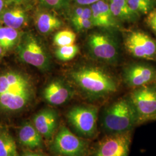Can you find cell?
I'll use <instances>...</instances> for the list:
<instances>
[{
	"instance_id": "ac0fdd59",
	"label": "cell",
	"mask_w": 156,
	"mask_h": 156,
	"mask_svg": "<svg viewBox=\"0 0 156 156\" xmlns=\"http://www.w3.org/2000/svg\"><path fill=\"white\" fill-rule=\"evenodd\" d=\"M0 19L7 27L18 29L26 24L27 15L22 8L15 7L2 12Z\"/></svg>"
},
{
	"instance_id": "1f68e13d",
	"label": "cell",
	"mask_w": 156,
	"mask_h": 156,
	"mask_svg": "<svg viewBox=\"0 0 156 156\" xmlns=\"http://www.w3.org/2000/svg\"><path fill=\"white\" fill-rule=\"evenodd\" d=\"M150 120H156V115L155 116H154L151 117V119H150Z\"/></svg>"
},
{
	"instance_id": "44dd1931",
	"label": "cell",
	"mask_w": 156,
	"mask_h": 156,
	"mask_svg": "<svg viewBox=\"0 0 156 156\" xmlns=\"http://www.w3.org/2000/svg\"><path fill=\"white\" fill-rule=\"evenodd\" d=\"M0 156H19L16 142L7 133L0 134Z\"/></svg>"
},
{
	"instance_id": "cb8c5ba5",
	"label": "cell",
	"mask_w": 156,
	"mask_h": 156,
	"mask_svg": "<svg viewBox=\"0 0 156 156\" xmlns=\"http://www.w3.org/2000/svg\"><path fill=\"white\" fill-rule=\"evenodd\" d=\"M46 8L56 11L67 10L69 7L70 0H39Z\"/></svg>"
},
{
	"instance_id": "9a60e30c",
	"label": "cell",
	"mask_w": 156,
	"mask_h": 156,
	"mask_svg": "<svg viewBox=\"0 0 156 156\" xmlns=\"http://www.w3.org/2000/svg\"><path fill=\"white\" fill-rule=\"evenodd\" d=\"M32 89L0 94V108L8 111H16L23 108L32 97Z\"/></svg>"
},
{
	"instance_id": "6da1fadb",
	"label": "cell",
	"mask_w": 156,
	"mask_h": 156,
	"mask_svg": "<svg viewBox=\"0 0 156 156\" xmlns=\"http://www.w3.org/2000/svg\"><path fill=\"white\" fill-rule=\"evenodd\" d=\"M70 76L78 88L90 99L104 98L117 91L115 79L98 67H78L71 72Z\"/></svg>"
},
{
	"instance_id": "f1b7e54d",
	"label": "cell",
	"mask_w": 156,
	"mask_h": 156,
	"mask_svg": "<svg viewBox=\"0 0 156 156\" xmlns=\"http://www.w3.org/2000/svg\"><path fill=\"white\" fill-rule=\"evenodd\" d=\"M23 156H44L43 154L38 153H34V152H30L27 151L23 154Z\"/></svg>"
},
{
	"instance_id": "8992f818",
	"label": "cell",
	"mask_w": 156,
	"mask_h": 156,
	"mask_svg": "<svg viewBox=\"0 0 156 156\" xmlns=\"http://www.w3.org/2000/svg\"><path fill=\"white\" fill-rule=\"evenodd\" d=\"M51 149L60 156H87L89 145L87 140L75 135L66 126H62L56 134Z\"/></svg>"
},
{
	"instance_id": "83f0119b",
	"label": "cell",
	"mask_w": 156,
	"mask_h": 156,
	"mask_svg": "<svg viewBox=\"0 0 156 156\" xmlns=\"http://www.w3.org/2000/svg\"><path fill=\"white\" fill-rule=\"evenodd\" d=\"M7 5H20L26 2L27 0H4Z\"/></svg>"
},
{
	"instance_id": "3957f363",
	"label": "cell",
	"mask_w": 156,
	"mask_h": 156,
	"mask_svg": "<svg viewBox=\"0 0 156 156\" xmlns=\"http://www.w3.org/2000/svg\"><path fill=\"white\" fill-rule=\"evenodd\" d=\"M86 45L90 55L97 61L112 64L119 58L120 48L117 38L107 31L90 34Z\"/></svg>"
},
{
	"instance_id": "603a6c76",
	"label": "cell",
	"mask_w": 156,
	"mask_h": 156,
	"mask_svg": "<svg viewBox=\"0 0 156 156\" xmlns=\"http://www.w3.org/2000/svg\"><path fill=\"white\" fill-rule=\"evenodd\" d=\"M79 48L76 45H68L58 47L55 51L56 57L63 62L73 60L78 55Z\"/></svg>"
},
{
	"instance_id": "e0dca14e",
	"label": "cell",
	"mask_w": 156,
	"mask_h": 156,
	"mask_svg": "<svg viewBox=\"0 0 156 156\" xmlns=\"http://www.w3.org/2000/svg\"><path fill=\"white\" fill-rule=\"evenodd\" d=\"M35 24L40 33L48 34L60 28L62 25V20L53 14L42 12L35 17Z\"/></svg>"
},
{
	"instance_id": "8fae6325",
	"label": "cell",
	"mask_w": 156,
	"mask_h": 156,
	"mask_svg": "<svg viewBox=\"0 0 156 156\" xmlns=\"http://www.w3.org/2000/svg\"><path fill=\"white\" fill-rule=\"evenodd\" d=\"M73 93V90L66 83L62 80H55L46 86L43 96L51 105H60L70 100Z\"/></svg>"
},
{
	"instance_id": "7c38bea8",
	"label": "cell",
	"mask_w": 156,
	"mask_h": 156,
	"mask_svg": "<svg viewBox=\"0 0 156 156\" xmlns=\"http://www.w3.org/2000/svg\"><path fill=\"white\" fill-rule=\"evenodd\" d=\"M90 7L94 27L108 30L117 27V19L113 16L106 0H101L91 5Z\"/></svg>"
},
{
	"instance_id": "f546056e",
	"label": "cell",
	"mask_w": 156,
	"mask_h": 156,
	"mask_svg": "<svg viewBox=\"0 0 156 156\" xmlns=\"http://www.w3.org/2000/svg\"><path fill=\"white\" fill-rule=\"evenodd\" d=\"M4 4H5V1L4 0H0V13L2 12Z\"/></svg>"
},
{
	"instance_id": "9c48e42d",
	"label": "cell",
	"mask_w": 156,
	"mask_h": 156,
	"mask_svg": "<svg viewBox=\"0 0 156 156\" xmlns=\"http://www.w3.org/2000/svg\"><path fill=\"white\" fill-rule=\"evenodd\" d=\"M131 131L108 135L97 145L93 156H128Z\"/></svg>"
},
{
	"instance_id": "7402d4cb",
	"label": "cell",
	"mask_w": 156,
	"mask_h": 156,
	"mask_svg": "<svg viewBox=\"0 0 156 156\" xmlns=\"http://www.w3.org/2000/svg\"><path fill=\"white\" fill-rule=\"evenodd\" d=\"M76 35L73 31L65 30L58 32L54 37L53 42L58 47L73 45L76 41Z\"/></svg>"
},
{
	"instance_id": "4316f807",
	"label": "cell",
	"mask_w": 156,
	"mask_h": 156,
	"mask_svg": "<svg viewBox=\"0 0 156 156\" xmlns=\"http://www.w3.org/2000/svg\"><path fill=\"white\" fill-rule=\"evenodd\" d=\"M100 1L101 0H74L77 4L81 6L91 5Z\"/></svg>"
},
{
	"instance_id": "30bf717a",
	"label": "cell",
	"mask_w": 156,
	"mask_h": 156,
	"mask_svg": "<svg viewBox=\"0 0 156 156\" xmlns=\"http://www.w3.org/2000/svg\"><path fill=\"white\" fill-rule=\"evenodd\" d=\"M123 80L128 86L138 88L156 80V68L144 62L129 64L123 70Z\"/></svg>"
},
{
	"instance_id": "ffe728a7",
	"label": "cell",
	"mask_w": 156,
	"mask_h": 156,
	"mask_svg": "<svg viewBox=\"0 0 156 156\" xmlns=\"http://www.w3.org/2000/svg\"><path fill=\"white\" fill-rule=\"evenodd\" d=\"M20 37L17 29L7 26L0 27V46L4 50H9L17 44Z\"/></svg>"
},
{
	"instance_id": "ba28073f",
	"label": "cell",
	"mask_w": 156,
	"mask_h": 156,
	"mask_svg": "<svg viewBox=\"0 0 156 156\" xmlns=\"http://www.w3.org/2000/svg\"><path fill=\"white\" fill-rule=\"evenodd\" d=\"M126 49L134 57L147 60H156V41L140 30L129 31L125 35Z\"/></svg>"
},
{
	"instance_id": "d6a6232c",
	"label": "cell",
	"mask_w": 156,
	"mask_h": 156,
	"mask_svg": "<svg viewBox=\"0 0 156 156\" xmlns=\"http://www.w3.org/2000/svg\"></svg>"
},
{
	"instance_id": "4dcf8cb0",
	"label": "cell",
	"mask_w": 156,
	"mask_h": 156,
	"mask_svg": "<svg viewBox=\"0 0 156 156\" xmlns=\"http://www.w3.org/2000/svg\"><path fill=\"white\" fill-rule=\"evenodd\" d=\"M4 51V50L3 49V48L0 46V57H1L2 56V55H3Z\"/></svg>"
},
{
	"instance_id": "7a4b0ae2",
	"label": "cell",
	"mask_w": 156,
	"mask_h": 156,
	"mask_svg": "<svg viewBox=\"0 0 156 156\" xmlns=\"http://www.w3.org/2000/svg\"><path fill=\"white\" fill-rule=\"evenodd\" d=\"M138 123L137 113L131 100L122 98L104 110L102 126L109 134L130 131Z\"/></svg>"
},
{
	"instance_id": "5b68a950",
	"label": "cell",
	"mask_w": 156,
	"mask_h": 156,
	"mask_svg": "<svg viewBox=\"0 0 156 156\" xmlns=\"http://www.w3.org/2000/svg\"><path fill=\"white\" fill-rule=\"evenodd\" d=\"M98 112L96 106L78 105L68 111L67 119L78 134L88 138L96 134Z\"/></svg>"
},
{
	"instance_id": "277c9868",
	"label": "cell",
	"mask_w": 156,
	"mask_h": 156,
	"mask_svg": "<svg viewBox=\"0 0 156 156\" xmlns=\"http://www.w3.org/2000/svg\"><path fill=\"white\" fill-rule=\"evenodd\" d=\"M17 53L22 62L46 71L50 67V57L44 45L30 33L21 35L17 46Z\"/></svg>"
},
{
	"instance_id": "2e32d148",
	"label": "cell",
	"mask_w": 156,
	"mask_h": 156,
	"mask_svg": "<svg viewBox=\"0 0 156 156\" xmlns=\"http://www.w3.org/2000/svg\"><path fill=\"white\" fill-rule=\"evenodd\" d=\"M19 138L22 145L30 149L42 147L43 144L42 135L35 127L34 124L26 123L20 128Z\"/></svg>"
},
{
	"instance_id": "d4e9b609",
	"label": "cell",
	"mask_w": 156,
	"mask_h": 156,
	"mask_svg": "<svg viewBox=\"0 0 156 156\" xmlns=\"http://www.w3.org/2000/svg\"><path fill=\"white\" fill-rule=\"evenodd\" d=\"M73 26L77 31H82L94 27L91 19L84 18L83 17H71Z\"/></svg>"
},
{
	"instance_id": "4fadbf2b",
	"label": "cell",
	"mask_w": 156,
	"mask_h": 156,
	"mask_svg": "<svg viewBox=\"0 0 156 156\" xmlns=\"http://www.w3.org/2000/svg\"><path fill=\"white\" fill-rule=\"evenodd\" d=\"M58 122V115L54 109L45 108L39 111L34 118V125L39 133L46 138L53 136Z\"/></svg>"
},
{
	"instance_id": "5bb4252c",
	"label": "cell",
	"mask_w": 156,
	"mask_h": 156,
	"mask_svg": "<svg viewBox=\"0 0 156 156\" xmlns=\"http://www.w3.org/2000/svg\"><path fill=\"white\" fill-rule=\"evenodd\" d=\"M32 89L28 77L20 73L9 71L0 75V94Z\"/></svg>"
},
{
	"instance_id": "484cf974",
	"label": "cell",
	"mask_w": 156,
	"mask_h": 156,
	"mask_svg": "<svg viewBox=\"0 0 156 156\" xmlns=\"http://www.w3.org/2000/svg\"><path fill=\"white\" fill-rule=\"evenodd\" d=\"M147 26L156 34V8L151 11L146 19Z\"/></svg>"
},
{
	"instance_id": "d6986e66",
	"label": "cell",
	"mask_w": 156,
	"mask_h": 156,
	"mask_svg": "<svg viewBox=\"0 0 156 156\" xmlns=\"http://www.w3.org/2000/svg\"><path fill=\"white\" fill-rule=\"evenodd\" d=\"M109 4L113 16L117 20L135 22L139 17L130 9L127 0H109Z\"/></svg>"
},
{
	"instance_id": "52a82bcc",
	"label": "cell",
	"mask_w": 156,
	"mask_h": 156,
	"mask_svg": "<svg viewBox=\"0 0 156 156\" xmlns=\"http://www.w3.org/2000/svg\"><path fill=\"white\" fill-rule=\"evenodd\" d=\"M129 100L137 113L138 123L150 120L156 115V82L135 89Z\"/></svg>"
}]
</instances>
